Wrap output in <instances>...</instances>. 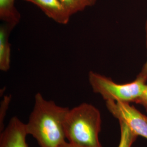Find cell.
Returning <instances> with one entry per match:
<instances>
[{
	"instance_id": "3957f363",
	"label": "cell",
	"mask_w": 147,
	"mask_h": 147,
	"mask_svg": "<svg viewBox=\"0 0 147 147\" xmlns=\"http://www.w3.org/2000/svg\"><path fill=\"white\" fill-rule=\"evenodd\" d=\"M88 81L93 91L106 101L135 102L145 89L146 81L137 77L126 84H118L112 79L94 71H89Z\"/></svg>"
},
{
	"instance_id": "8fae6325",
	"label": "cell",
	"mask_w": 147,
	"mask_h": 147,
	"mask_svg": "<svg viewBox=\"0 0 147 147\" xmlns=\"http://www.w3.org/2000/svg\"><path fill=\"white\" fill-rule=\"evenodd\" d=\"M11 95H7L5 96L3 100L1 102V110H0V129H1V131H3L4 130L3 129V121H4V119L5 118L7 111L8 110V106L10 104V102L11 101Z\"/></svg>"
},
{
	"instance_id": "30bf717a",
	"label": "cell",
	"mask_w": 147,
	"mask_h": 147,
	"mask_svg": "<svg viewBox=\"0 0 147 147\" xmlns=\"http://www.w3.org/2000/svg\"><path fill=\"white\" fill-rule=\"evenodd\" d=\"M71 16L90 7L88 0H59Z\"/></svg>"
},
{
	"instance_id": "6da1fadb",
	"label": "cell",
	"mask_w": 147,
	"mask_h": 147,
	"mask_svg": "<svg viewBox=\"0 0 147 147\" xmlns=\"http://www.w3.org/2000/svg\"><path fill=\"white\" fill-rule=\"evenodd\" d=\"M69 110L38 93L26 124L27 135L33 137L40 147H60L66 142L64 123Z\"/></svg>"
},
{
	"instance_id": "4fadbf2b",
	"label": "cell",
	"mask_w": 147,
	"mask_h": 147,
	"mask_svg": "<svg viewBox=\"0 0 147 147\" xmlns=\"http://www.w3.org/2000/svg\"><path fill=\"white\" fill-rule=\"evenodd\" d=\"M146 47L147 48V20L146 24ZM138 78L142 79L145 81H147V59L146 62L143 65L142 70L137 76Z\"/></svg>"
},
{
	"instance_id": "9a60e30c",
	"label": "cell",
	"mask_w": 147,
	"mask_h": 147,
	"mask_svg": "<svg viewBox=\"0 0 147 147\" xmlns=\"http://www.w3.org/2000/svg\"><path fill=\"white\" fill-rule=\"evenodd\" d=\"M88 1L89 2V5L90 7V6H93V5H94L95 3H96V0H88Z\"/></svg>"
},
{
	"instance_id": "ba28073f",
	"label": "cell",
	"mask_w": 147,
	"mask_h": 147,
	"mask_svg": "<svg viewBox=\"0 0 147 147\" xmlns=\"http://www.w3.org/2000/svg\"><path fill=\"white\" fill-rule=\"evenodd\" d=\"M15 2L16 0H0V19L4 23L16 26L20 21L21 15Z\"/></svg>"
},
{
	"instance_id": "8992f818",
	"label": "cell",
	"mask_w": 147,
	"mask_h": 147,
	"mask_svg": "<svg viewBox=\"0 0 147 147\" xmlns=\"http://www.w3.org/2000/svg\"><path fill=\"white\" fill-rule=\"evenodd\" d=\"M38 6L46 16L57 23L66 25L71 16L59 0H24Z\"/></svg>"
},
{
	"instance_id": "9c48e42d",
	"label": "cell",
	"mask_w": 147,
	"mask_h": 147,
	"mask_svg": "<svg viewBox=\"0 0 147 147\" xmlns=\"http://www.w3.org/2000/svg\"><path fill=\"white\" fill-rule=\"evenodd\" d=\"M119 123L121 130V138L118 147H131L138 136L125 123L121 121H119Z\"/></svg>"
},
{
	"instance_id": "52a82bcc",
	"label": "cell",
	"mask_w": 147,
	"mask_h": 147,
	"mask_svg": "<svg viewBox=\"0 0 147 147\" xmlns=\"http://www.w3.org/2000/svg\"><path fill=\"white\" fill-rule=\"evenodd\" d=\"M15 26L4 23L0 27V70L7 71L11 66V48L9 37Z\"/></svg>"
},
{
	"instance_id": "5b68a950",
	"label": "cell",
	"mask_w": 147,
	"mask_h": 147,
	"mask_svg": "<svg viewBox=\"0 0 147 147\" xmlns=\"http://www.w3.org/2000/svg\"><path fill=\"white\" fill-rule=\"evenodd\" d=\"M27 135L26 124L17 117H13L1 133L0 147H28Z\"/></svg>"
},
{
	"instance_id": "5bb4252c",
	"label": "cell",
	"mask_w": 147,
	"mask_h": 147,
	"mask_svg": "<svg viewBox=\"0 0 147 147\" xmlns=\"http://www.w3.org/2000/svg\"><path fill=\"white\" fill-rule=\"evenodd\" d=\"M82 147L79 146L78 145L74 144L73 143H71L70 142H65L64 144H63L62 146H61L60 147Z\"/></svg>"
},
{
	"instance_id": "7a4b0ae2",
	"label": "cell",
	"mask_w": 147,
	"mask_h": 147,
	"mask_svg": "<svg viewBox=\"0 0 147 147\" xmlns=\"http://www.w3.org/2000/svg\"><path fill=\"white\" fill-rule=\"evenodd\" d=\"M101 126L100 111L86 102L69 109L64 123L68 142L82 147H102L99 137Z\"/></svg>"
},
{
	"instance_id": "7c38bea8",
	"label": "cell",
	"mask_w": 147,
	"mask_h": 147,
	"mask_svg": "<svg viewBox=\"0 0 147 147\" xmlns=\"http://www.w3.org/2000/svg\"><path fill=\"white\" fill-rule=\"evenodd\" d=\"M136 103L142 105L147 112V84L140 97L137 100Z\"/></svg>"
},
{
	"instance_id": "277c9868",
	"label": "cell",
	"mask_w": 147,
	"mask_h": 147,
	"mask_svg": "<svg viewBox=\"0 0 147 147\" xmlns=\"http://www.w3.org/2000/svg\"><path fill=\"white\" fill-rule=\"evenodd\" d=\"M106 106L112 116L125 123L137 136L147 139V116L130 103L106 101Z\"/></svg>"
}]
</instances>
